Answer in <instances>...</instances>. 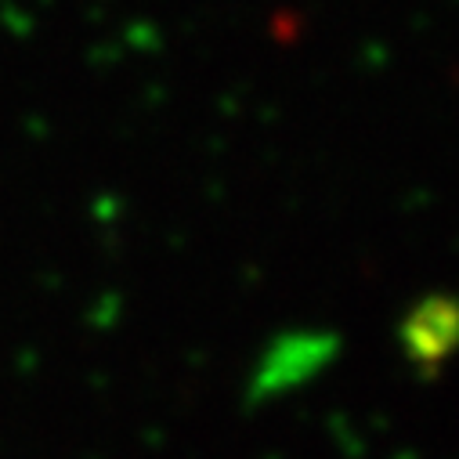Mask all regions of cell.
I'll use <instances>...</instances> for the list:
<instances>
[{
  "mask_svg": "<svg viewBox=\"0 0 459 459\" xmlns=\"http://www.w3.org/2000/svg\"><path fill=\"white\" fill-rule=\"evenodd\" d=\"M405 351L416 366H441L459 348V304L427 300L405 322Z\"/></svg>",
  "mask_w": 459,
  "mask_h": 459,
  "instance_id": "1",
  "label": "cell"
}]
</instances>
